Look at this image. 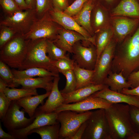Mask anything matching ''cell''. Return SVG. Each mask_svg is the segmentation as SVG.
Here are the masks:
<instances>
[{"instance_id": "1", "label": "cell", "mask_w": 139, "mask_h": 139, "mask_svg": "<svg viewBox=\"0 0 139 139\" xmlns=\"http://www.w3.org/2000/svg\"><path fill=\"white\" fill-rule=\"evenodd\" d=\"M116 47L112 61L111 71L122 72L127 78L132 72L139 70V25Z\"/></svg>"}, {"instance_id": "2", "label": "cell", "mask_w": 139, "mask_h": 139, "mask_svg": "<svg viewBox=\"0 0 139 139\" xmlns=\"http://www.w3.org/2000/svg\"><path fill=\"white\" fill-rule=\"evenodd\" d=\"M112 139H127L134 132L130 120L129 105L112 104L105 109Z\"/></svg>"}, {"instance_id": "3", "label": "cell", "mask_w": 139, "mask_h": 139, "mask_svg": "<svg viewBox=\"0 0 139 139\" xmlns=\"http://www.w3.org/2000/svg\"><path fill=\"white\" fill-rule=\"evenodd\" d=\"M46 39L30 40L25 58L19 70L33 67H39L59 74V72L55 66V61L52 60L46 55Z\"/></svg>"}, {"instance_id": "4", "label": "cell", "mask_w": 139, "mask_h": 139, "mask_svg": "<svg viewBox=\"0 0 139 139\" xmlns=\"http://www.w3.org/2000/svg\"><path fill=\"white\" fill-rule=\"evenodd\" d=\"M30 40L25 35L15 34L0 48V60L12 68L19 70L25 58Z\"/></svg>"}, {"instance_id": "5", "label": "cell", "mask_w": 139, "mask_h": 139, "mask_svg": "<svg viewBox=\"0 0 139 139\" xmlns=\"http://www.w3.org/2000/svg\"><path fill=\"white\" fill-rule=\"evenodd\" d=\"M92 112L90 111L78 112L65 110L57 113V121L60 124L59 139H72L82 124Z\"/></svg>"}, {"instance_id": "6", "label": "cell", "mask_w": 139, "mask_h": 139, "mask_svg": "<svg viewBox=\"0 0 139 139\" xmlns=\"http://www.w3.org/2000/svg\"><path fill=\"white\" fill-rule=\"evenodd\" d=\"M81 139H112L105 109L92 111Z\"/></svg>"}, {"instance_id": "7", "label": "cell", "mask_w": 139, "mask_h": 139, "mask_svg": "<svg viewBox=\"0 0 139 139\" xmlns=\"http://www.w3.org/2000/svg\"><path fill=\"white\" fill-rule=\"evenodd\" d=\"M38 19L35 9L21 10L6 17L1 22L0 25L11 28L16 34L25 35Z\"/></svg>"}, {"instance_id": "8", "label": "cell", "mask_w": 139, "mask_h": 139, "mask_svg": "<svg viewBox=\"0 0 139 139\" xmlns=\"http://www.w3.org/2000/svg\"><path fill=\"white\" fill-rule=\"evenodd\" d=\"M55 22L47 12L35 21L29 32L25 35L26 38L32 40L45 39L54 41L60 30Z\"/></svg>"}, {"instance_id": "9", "label": "cell", "mask_w": 139, "mask_h": 139, "mask_svg": "<svg viewBox=\"0 0 139 139\" xmlns=\"http://www.w3.org/2000/svg\"><path fill=\"white\" fill-rule=\"evenodd\" d=\"M117 44L113 38L97 59L94 70L93 84H103L104 80L111 70L112 61Z\"/></svg>"}, {"instance_id": "10", "label": "cell", "mask_w": 139, "mask_h": 139, "mask_svg": "<svg viewBox=\"0 0 139 139\" xmlns=\"http://www.w3.org/2000/svg\"><path fill=\"white\" fill-rule=\"evenodd\" d=\"M16 103V100H12L5 116L2 121L4 126L8 131L24 128L34 120L36 115L27 118L24 116V111Z\"/></svg>"}, {"instance_id": "11", "label": "cell", "mask_w": 139, "mask_h": 139, "mask_svg": "<svg viewBox=\"0 0 139 139\" xmlns=\"http://www.w3.org/2000/svg\"><path fill=\"white\" fill-rule=\"evenodd\" d=\"M111 24L113 32V39L118 44L136 31L139 25V19L111 16Z\"/></svg>"}, {"instance_id": "12", "label": "cell", "mask_w": 139, "mask_h": 139, "mask_svg": "<svg viewBox=\"0 0 139 139\" xmlns=\"http://www.w3.org/2000/svg\"><path fill=\"white\" fill-rule=\"evenodd\" d=\"M78 42L73 47L72 53L74 54L73 59L82 68L94 70L97 58L95 46L92 44L87 47L82 45Z\"/></svg>"}, {"instance_id": "13", "label": "cell", "mask_w": 139, "mask_h": 139, "mask_svg": "<svg viewBox=\"0 0 139 139\" xmlns=\"http://www.w3.org/2000/svg\"><path fill=\"white\" fill-rule=\"evenodd\" d=\"M112 104L105 99L91 95L85 99L72 104H63L54 112L58 113L65 110H71L78 112H84L90 110L108 108Z\"/></svg>"}, {"instance_id": "14", "label": "cell", "mask_w": 139, "mask_h": 139, "mask_svg": "<svg viewBox=\"0 0 139 139\" xmlns=\"http://www.w3.org/2000/svg\"><path fill=\"white\" fill-rule=\"evenodd\" d=\"M49 14L54 22L63 26L65 29L79 33L95 46V35L92 36L71 16L54 8L49 11Z\"/></svg>"}, {"instance_id": "15", "label": "cell", "mask_w": 139, "mask_h": 139, "mask_svg": "<svg viewBox=\"0 0 139 139\" xmlns=\"http://www.w3.org/2000/svg\"><path fill=\"white\" fill-rule=\"evenodd\" d=\"M36 118L33 121L26 127L21 129L8 132L15 139L28 138L29 133L31 131L46 125H51L58 123L57 121V113L53 112L50 113L35 112Z\"/></svg>"}, {"instance_id": "16", "label": "cell", "mask_w": 139, "mask_h": 139, "mask_svg": "<svg viewBox=\"0 0 139 139\" xmlns=\"http://www.w3.org/2000/svg\"><path fill=\"white\" fill-rule=\"evenodd\" d=\"M94 4L91 16V23L94 34L101 30L111 26L110 11L101 4Z\"/></svg>"}, {"instance_id": "17", "label": "cell", "mask_w": 139, "mask_h": 139, "mask_svg": "<svg viewBox=\"0 0 139 139\" xmlns=\"http://www.w3.org/2000/svg\"><path fill=\"white\" fill-rule=\"evenodd\" d=\"M91 95L104 99L112 104L125 103L139 107V98L136 97L113 91L108 87L96 92Z\"/></svg>"}, {"instance_id": "18", "label": "cell", "mask_w": 139, "mask_h": 139, "mask_svg": "<svg viewBox=\"0 0 139 139\" xmlns=\"http://www.w3.org/2000/svg\"><path fill=\"white\" fill-rule=\"evenodd\" d=\"M75 31L65 29H60L57 38L53 42L65 52L72 54L73 47L76 43L80 40L89 41L82 35Z\"/></svg>"}, {"instance_id": "19", "label": "cell", "mask_w": 139, "mask_h": 139, "mask_svg": "<svg viewBox=\"0 0 139 139\" xmlns=\"http://www.w3.org/2000/svg\"><path fill=\"white\" fill-rule=\"evenodd\" d=\"M60 79L59 76L54 77L53 86L48 98L45 103L36 110L38 113H50L55 110L63 104L64 99L58 88Z\"/></svg>"}, {"instance_id": "20", "label": "cell", "mask_w": 139, "mask_h": 139, "mask_svg": "<svg viewBox=\"0 0 139 139\" xmlns=\"http://www.w3.org/2000/svg\"><path fill=\"white\" fill-rule=\"evenodd\" d=\"M107 87L108 86L104 84H93L67 93H61L64 99L63 104H67L82 101L96 92Z\"/></svg>"}, {"instance_id": "21", "label": "cell", "mask_w": 139, "mask_h": 139, "mask_svg": "<svg viewBox=\"0 0 139 139\" xmlns=\"http://www.w3.org/2000/svg\"><path fill=\"white\" fill-rule=\"evenodd\" d=\"M54 76H47L22 79L14 78V82L22 86V88L35 89L42 88L46 92H50L53 85Z\"/></svg>"}, {"instance_id": "22", "label": "cell", "mask_w": 139, "mask_h": 139, "mask_svg": "<svg viewBox=\"0 0 139 139\" xmlns=\"http://www.w3.org/2000/svg\"><path fill=\"white\" fill-rule=\"evenodd\" d=\"M111 16H120L139 19V2L137 0H121L110 11Z\"/></svg>"}, {"instance_id": "23", "label": "cell", "mask_w": 139, "mask_h": 139, "mask_svg": "<svg viewBox=\"0 0 139 139\" xmlns=\"http://www.w3.org/2000/svg\"><path fill=\"white\" fill-rule=\"evenodd\" d=\"M50 92L41 95L27 97L16 100V103L30 117L33 116L37 107L43 103L44 100L49 95Z\"/></svg>"}, {"instance_id": "24", "label": "cell", "mask_w": 139, "mask_h": 139, "mask_svg": "<svg viewBox=\"0 0 139 139\" xmlns=\"http://www.w3.org/2000/svg\"><path fill=\"white\" fill-rule=\"evenodd\" d=\"M94 5L92 0H87L80 11L73 16L77 23L81 26L92 36H94L95 34L91 25V16Z\"/></svg>"}, {"instance_id": "25", "label": "cell", "mask_w": 139, "mask_h": 139, "mask_svg": "<svg viewBox=\"0 0 139 139\" xmlns=\"http://www.w3.org/2000/svg\"><path fill=\"white\" fill-rule=\"evenodd\" d=\"M103 84L108 86L111 90L120 93L124 89L131 88L130 84L122 72L117 73L111 71L104 80Z\"/></svg>"}, {"instance_id": "26", "label": "cell", "mask_w": 139, "mask_h": 139, "mask_svg": "<svg viewBox=\"0 0 139 139\" xmlns=\"http://www.w3.org/2000/svg\"><path fill=\"white\" fill-rule=\"evenodd\" d=\"M14 78L17 79L34 77L36 76H59L58 74L49 71L44 68L33 67L22 70L13 68L11 70Z\"/></svg>"}, {"instance_id": "27", "label": "cell", "mask_w": 139, "mask_h": 139, "mask_svg": "<svg viewBox=\"0 0 139 139\" xmlns=\"http://www.w3.org/2000/svg\"><path fill=\"white\" fill-rule=\"evenodd\" d=\"M95 35L97 60L102 51L113 39V32L110 26L101 30Z\"/></svg>"}, {"instance_id": "28", "label": "cell", "mask_w": 139, "mask_h": 139, "mask_svg": "<svg viewBox=\"0 0 139 139\" xmlns=\"http://www.w3.org/2000/svg\"><path fill=\"white\" fill-rule=\"evenodd\" d=\"M73 71L77 82L76 90L93 84L92 81L94 70L82 68L75 62Z\"/></svg>"}, {"instance_id": "29", "label": "cell", "mask_w": 139, "mask_h": 139, "mask_svg": "<svg viewBox=\"0 0 139 139\" xmlns=\"http://www.w3.org/2000/svg\"><path fill=\"white\" fill-rule=\"evenodd\" d=\"M60 127V124L59 122L45 125L31 131L29 135L36 133L40 135L41 139H59Z\"/></svg>"}, {"instance_id": "30", "label": "cell", "mask_w": 139, "mask_h": 139, "mask_svg": "<svg viewBox=\"0 0 139 139\" xmlns=\"http://www.w3.org/2000/svg\"><path fill=\"white\" fill-rule=\"evenodd\" d=\"M4 92L11 101L16 100L25 97L38 95L36 89L10 88H6Z\"/></svg>"}, {"instance_id": "31", "label": "cell", "mask_w": 139, "mask_h": 139, "mask_svg": "<svg viewBox=\"0 0 139 139\" xmlns=\"http://www.w3.org/2000/svg\"><path fill=\"white\" fill-rule=\"evenodd\" d=\"M46 43L47 53L52 60L56 61L62 58L71 59L66 55V52L57 46L53 41L46 39Z\"/></svg>"}, {"instance_id": "32", "label": "cell", "mask_w": 139, "mask_h": 139, "mask_svg": "<svg viewBox=\"0 0 139 139\" xmlns=\"http://www.w3.org/2000/svg\"><path fill=\"white\" fill-rule=\"evenodd\" d=\"M0 76L8 87L15 88L19 85L14 82V76L9 66L0 60Z\"/></svg>"}, {"instance_id": "33", "label": "cell", "mask_w": 139, "mask_h": 139, "mask_svg": "<svg viewBox=\"0 0 139 139\" xmlns=\"http://www.w3.org/2000/svg\"><path fill=\"white\" fill-rule=\"evenodd\" d=\"M65 77L66 83L64 88L60 90L62 94L67 93L76 90L77 86L76 80L73 70H69L62 73Z\"/></svg>"}, {"instance_id": "34", "label": "cell", "mask_w": 139, "mask_h": 139, "mask_svg": "<svg viewBox=\"0 0 139 139\" xmlns=\"http://www.w3.org/2000/svg\"><path fill=\"white\" fill-rule=\"evenodd\" d=\"M53 8L52 0H36L35 10L38 19Z\"/></svg>"}, {"instance_id": "35", "label": "cell", "mask_w": 139, "mask_h": 139, "mask_svg": "<svg viewBox=\"0 0 139 139\" xmlns=\"http://www.w3.org/2000/svg\"><path fill=\"white\" fill-rule=\"evenodd\" d=\"M129 112L133 131L139 133V107L129 105Z\"/></svg>"}, {"instance_id": "36", "label": "cell", "mask_w": 139, "mask_h": 139, "mask_svg": "<svg viewBox=\"0 0 139 139\" xmlns=\"http://www.w3.org/2000/svg\"><path fill=\"white\" fill-rule=\"evenodd\" d=\"M87 0H75L63 12L68 15L73 17L80 11Z\"/></svg>"}, {"instance_id": "37", "label": "cell", "mask_w": 139, "mask_h": 139, "mask_svg": "<svg viewBox=\"0 0 139 139\" xmlns=\"http://www.w3.org/2000/svg\"><path fill=\"white\" fill-rule=\"evenodd\" d=\"M75 62L73 59H60L55 61V66L59 73L69 70H73Z\"/></svg>"}, {"instance_id": "38", "label": "cell", "mask_w": 139, "mask_h": 139, "mask_svg": "<svg viewBox=\"0 0 139 139\" xmlns=\"http://www.w3.org/2000/svg\"><path fill=\"white\" fill-rule=\"evenodd\" d=\"M11 101L4 92H0V119L1 121L4 118Z\"/></svg>"}, {"instance_id": "39", "label": "cell", "mask_w": 139, "mask_h": 139, "mask_svg": "<svg viewBox=\"0 0 139 139\" xmlns=\"http://www.w3.org/2000/svg\"><path fill=\"white\" fill-rule=\"evenodd\" d=\"M0 3L4 11L10 15L21 10L14 0H0Z\"/></svg>"}, {"instance_id": "40", "label": "cell", "mask_w": 139, "mask_h": 139, "mask_svg": "<svg viewBox=\"0 0 139 139\" xmlns=\"http://www.w3.org/2000/svg\"><path fill=\"white\" fill-rule=\"evenodd\" d=\"M2 27L0 33V47H2L16 34L12 29L8 27L1 26Z\"/></svg>"}, {"instance_id": "41", "label": "cell", "mask_w": 139, "mask_h": 139, "mask_svg": "<svg viewBox=\"0 0 139 139\" xmlns=\"http://www.w3.org/2000/svg\"><path fill=\"white\" fill-rule=\"evenodd\" d=\"M127 82L131 86V89L139 85V70L131 73L127 78Z\"/></svg>"}, {"instance_id": "42", "label": "cell", "mask_w": 139, "mask_h": 139, "mask_svg": "<svg viewBox=\"0 0 139 139\" xmlns=\"http://www.w3.org/2000/svg\"><path fill=\"white\" fill-rule=\"evenodd\" d=\"M121 0H92L94 3H99L110 11L114 8Z\"/></svg>"}, {"instance_id": "43", "label": "cell", "mask_w": 139, "mask_h": 139, "mask_svg": "<svg viewBox=\"0 0 139 139\" xmlns=\"http://www.w3.org/2000/svg\"><path fill=\"white\" fill-rule=\"evenodd\" d=\"M54 8L64 11L69 5L68 0H52Z\"/></svg>"}, {"instance_id": "44", "label": "cell", "mask_w": 139, "mask_h": 139, "mask_svg": "<svg viewBox=\"0 0 139 139\" xmlns=\"http://www.w3.org/2000/svg\"><path fill=\"white\" fill-rule=\"evenodd\" d=\"M121 93L125 94L134 95L139 98V85L133 89H124L122 90Z\"/></svg>"}, {"instance_id": "45", "label": "cell", "mask_w": 139, "mask_h": 139, "mask_svg": "<svg viewBox=\"0 0 139 139\" xmlns=\"http://www.w3.org/2000/svg\"><path fill=\"white\" fill-rule=\"evenodd\" d=\"M86 125V121L83 123L78 129L72 139H81Z\"/></svg>"}, {"instance_id": "46", "label": "cell", "mask_w": 139, "mask_h": 139, "mask_svg": "<svg viewBox=\"0 0 139 139\" xmlns=\"http://www.w3.org/2000/svg\"><path fill=\"white\" fill-rule=\"evenodd\" d=\"M0 139H15L14 137L11 134L5 132L2 128L0 122Z\"/></svg>"}, {"instance_id": "47", "label": "cell", "mask_w": 139, "mask_h": 139, "mask_svg": "<svg viewBox=\"0 0 139 139\" xmlns=\"http://www.w3.org/2000/svg\"><path fill=\"white\" fill-rule=\"evenodd\" d=\"M19 7L22 10L29 9L27 6L25 0H14Z\"/></svg>"}, {"instance_id": "48", "label": "cell", "mask_w": 139, "mask_h": 139, "mask_svg": "<svg viewBox=\"0 0 139 139\" xmlns=\"http://www.w3.org/2000/svg\"><path fill=\"white\" fill-rule=\"evenodd\" d=\"M29 9H36V0H25Z\"/></svg>"}, {"instance_id": "49", "label": "cell", "mask_w": 139, "mask_h": 139, "mask_svg": "<svg viewBox=\"0 0 139 139\" xmlns=\"http://www.w3.org/2000/svg\"><path fill=\"white\" fill-rule=\"evenodd\" d=\"M8 87L7 84L0 78V92H4L5 88Z\"/></svg>"}, {"instance_id": "50", "label": "cell", "mask_w": 139, "mask_h": 139, "mask_svg": "<svg viewBox=\"0 0 139 139\" xmlns=\"http://www.w3.org/2000/svg\"><path fill=\"white\" fill-rule=\"evenodd\" d=\"M127 139H139V133L134 131Z\"/></svg>"}, {"instance_id": "51", "label": "cell", "mask_w": 139, "mask_h": 139, "mask_svg": "<svg viewBox=\"0 0 139 139\" xmlns=\"http://www.w3.org/2000/svg\"><path fill=\"white\" fill-rule=\"evenodd\" d=\"M70 0L71 1V4H72L75 0H68V2H69V1H70V2H70ZM69 3H68V4H69Z\"/></svg>"}, {"instance_id": "52", "label": "cell", "mask_w": 139, "mask_h": 139, "mask_svg": "<svg viewBox=\"0 0 139 139\" xmlns=\"http://www.w3.org/2000/svg\"><path fill=\"white\" fill-rule=\"evenodd\" d=\"M139 2V0H137Z\"/></svg>"}]
</instances>
